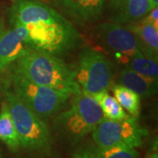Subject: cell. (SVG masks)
<instances>
[{"mask_svg":"<svg viewBox=\"0 0 158 158\" xmlns=\"http://www.w3.org/2000/svg\"><path fill=\"white\" fill-rule=\"evenodd\" d=\"M9 11V23L27 30L30 48L56 56L63 55L79 45L77 30L61 13L37 0H13Z\"/></svg>","mask_w":158,"mask_h":158,"instance_id":"6da1fadb","label":"cell"},{"mask_svg":"<svg viewBox=\"0 0 158 158\" xmlns=\"http://www.w3.org/2000/svg\"><path fill=\"white\" fill-rule=\"evenodd\" d=\"M12 71L34 84L77 94L81 89L75 70L59 57L48 52L28 48L15 62Z\"/></svg>","mask_w":158,"mask_h":158,"instance_id":"7a4b0ae2","label":"cell"},{"mask_svg":"<svg viewBox=\"0 0 158 158\" xmlns=\"http://www.w3.org/2000/svg\"><path fill=\"white\" fill-rule=\"evenodd\" d=\"M103 118L101 108L93 96L81 90L74 95L70 108L55 118L54 128L64 140L76 144L92 133Z\"/></svg>","mask_w":158,"mask_h":158,"instance_id":"3957f363","label":"cell"},{"mask_svg":"<svg viewBox=\"0 0 158 158\" xmlns=\"http://www.w3.org/2000/svg\"><path fill=\"white\" fill-rule=\"evenodd\" d=\"M5 97L20 147L34 151L50 149L52 139L45 120L30 109L12 90L6 89Z\"/></svg>","mask_w":158,"mask_h":158,"instance_id":"277c9868","label":"cell"},{"mask_svg":"<svg viewBox=\"0 0 158 158\" xmlns=\"http://www.w3.org/2000/svg\"><path fill=\"white\" fill-rule=\"evenodd\" d=\"M11 80L13 92L43 120L59 113L72 96L66 91L34 84L14 71Z\"/></svg>","mask_w":158,"mask_h":158,"instance_id":"5b68a950","label":"cell"},{"mask_svg":"<svg viewBox=\"0 0 158 158\" xmlns=\"http://www.w3.org/2000/svg\"><path fill=\"white\" fill-rule=\"evenodd\" d=\"M75 75L80 89L90 95L108 90L113 79L110 61L92 48H85L80 53Z\"/></svg>","mask_w":158,"mask_h":158,"instance_id":"8992f818","label":"cell"},{"mask_svg":"<svg viewBox=\"0 0 158 158\" xmlns=\"http://www.w3.org/2000/svg\"><path fill=\"white\" fill-rule=\"evenodd\" d=\"M147 135V130L132 116L122 119L103 118L92 131L93 141L99 148L128 146L136 148L141 147Z\"/></svg>","mask_w":158,"mask_h":158,"instance_id":"52a82bcc","label":"cell"},{"mask_svg":"<svg viewBox=\"0 0 158 158\" xmlns=\"http://www.w3.org/2000/svg\"><path fill=\"white\" fill-rule=\"evenodd\" d=\"M96 34L103 45L122 64L131 57L142 54L135 35L127 25L112 21L103 23L96 27Z\"/></svg>","mask_w":158,"mask_h":158,"instance_id":"ba28073f","label":"cell"},{"mask_svg":"<svg viewBox=\"0 0 158 158\" xmlns=\"http://www.w3.org/2000/svg\"><path fill=\"white\" fill-rule=\"evenodd\" d=\"M27 30L19 24L6 27L0 21V74L12 68L17 60L30 48L27 43Z\"/></svg>","mask_w":158,"mask_h":158,"instance_id":"9c48e42d","label":"cell"},{"mask_svg":"<svg viewBox=\"0 0 158 158\" xmlns=\"http://www.w3.org/2000/svg\"><path fill=\"white\" fill-rule=\"evenodd\" d=\"M112 22L127 25L135 22L152 10L150 0H106Z\"/></svg>","mask_w":158,"mask_h":158,"instance_id":"30bf717a","label":"cell"},{"mask_svg":"<svg viewBox=\"0 0 158 158\" xmlns=\"http://www.w3.org/2000/svg\"><path fill=\"white\" fill-rule=\"evenodd\" d=\"M53 2L64 13L80 23L98 20L106 6V0H53Z\"/></svg>","mask_w":158,"mask_h":158,"instance_id":"8fae6325","label":"cell"},{"mask_svg":"<svg viewBox=\"0 0 158 158\" xmlns=\"http://www.w3.org/2000/svg\"><path fill=\"white\" fill-rule=\"evenodd\" d=\"M127 26L135 35L142 54L153 59H157L158 27L145 16L135 22L127 24Z\"/></svg>","mask_w":158,"mask_h":158,"instance_id":"7c38bea8","label":"cell"},{"mask_svg":"<svg viewBox=\"0 0 158 158\" xmlns=\"http://www.w3.org/2000/svg\"><path fill=\"white\" fill-rule=\"evenodd\" d=\"M157 81L141 76L128 68L123 69L117 77L118 85L128 88L143 98H150L156 94Z\"/></svg>","mask_w":158,"mask_h":158,"instance_id":"4fadbf2b","label":"cell"},{"mask_svg":"<svg viewBox=\"0 0 158 158\" xmlns=\"http://www.w3.org/2000/svg\"><path fill=\"white\" fill-rule=\"evenodd\" d=\"M0 140L13 152L20 148L17 131L6 101L1 104L0 109Z\"/></svg>","mask_w":158,"mask_h":158,"instance_id":"5bb4252c","label":"cell"},{"mask_svg":"<svg viewBox=\"0 0 158 158\" xmlns=\"http://www.w3.org/2000/svg\"><path fill=\"white\" fill-rule=\"evenodd\" d=\"M114 98L120 106L132 117L137 118L141 111V97L123 85L115 84L111 85Z\"/></svg>","mask_w":158,"mask_h":158,"instance_id":"9a60e30c","label":"cell"},{"mask_svg":"<svg viewBox=\"0 0 158 158\" xmlns=\"http://www.w3.org/2000/svg\"><path fill=\"white\" fill-rule=\"evenodd\" d=\"M92 96L101 108L104 118L109 119H122L128 116L116 98L108 93L107 90L99 91Z\"/></svg>","mask_w":158,"mask_h":158,"instance_id":"2e32d148","label":"cell"},{"mask_svg":"<svg viewBox=\"0 0 158 158\" xmlns=\"http://www.w3.org/2000/svg\"><path fill=\"white\" fill-rule=\"evenodd\" d=\"M125 66L141 76L158 80L157 59H153L141 54L129 58L125 63Z\"/></svg>","mask_w":158,"mask_h":158,"instance_id":"e0dca14e","label":"cell"},{"mask_svg":"<svg viewBox=\"0 0 158 158\" xmlns=\"http://www.w3.org/2000/svg\"><path fill=\"white\" fill-rule=\"evenodd\" d=\"M92 158H141L135 148L128 146L96 147L90 151Z\"/></svg>","mask_w":158,"mask_h":158,"instance_id":"ac0fdd59","label":"cell"},{"mask_svg":"<svg viewBox=\"0 0 158 158\" xmlns=\"http://www.w3.org/2000/svg\"><path fill=\"white\" fill-rule=\"evenodd\" d=\"M147 18L148 20H150L151 22L156 25V27H158V8L157 7H155L153 8L152 10L148 12V14L145 16Z\"/></svg>","mask_w":158,"mask_h":158,"instance_id":"d6986e66","label":"cell"},{"mask_svg":"<svg viewBox=\"0 0 158 158\" xmlns=\"http://www.w3.org/2000/svg\"><path fill=\"white\" fill-rule=\"evenodd\" d=\"M71 158H92L90 156V151L88 150H81L79 152L74 154L73 156Z\"/></svg>","mask_w":158,"mask_h":158,"instance_id":"ffe728a7","label":"cell"},{"mask_svg":"<svg viewBox=\"0 0 158 158\" xmlns=\"http://www.w3.org/2000/svg\"><path fill=\"white\" fill-rule=\"evenodd\" d=\"M146 158H158V153H157V142L156 141L155 146L152 148L151 151L147 155Z\"/></svg>","mask_w":158,"mask_h":158,"instance_id":"44dd1931","label":"cell"},{"mask_svg":"<svg viewBox=\"0 0 158 158\" xmlns=\"http://www.w3.org/2000/svg\"><path fill=\"white\" fill-rule=\"evenodd\" d=\"M150 4H151V7L155 8V7H157L158 6V0H150Z\"/></svg>","mask_w":158,"mask_h":158,"instance_id":"7402d4cb","label":"cell"},{"mask_svg":"<svg viewBox=\"0 0 158 158\" xmlns=\"http://www.w3.org/2000/svg\"><path fill=\"white\" fill-rule=\"evenodd\" d=\"M0 158H2V156H1V153H0Z\"/></svg>","mask_w":158,"mask_h":158,"instance_id":"603a6c76","label":"cell"},{"mask_svg":"<svg viewBox=\"0 0 158 158\" xmlns=\"http://www.w3.org/2000/svg\"><path fill=\"white\" fill-rule=\"evenodd\" d=\"M11 1H13V0H11Z\"/></svg>","mask_w":158,"mask_h":158,"instance_id":"cb8c5ba5","label":"cell"}]
</instances>
